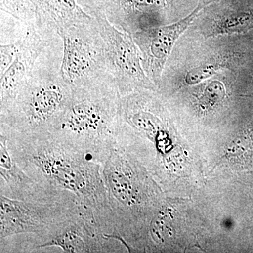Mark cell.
<instances>
[{"instance_id": "obj_1", "label": "cell", "mask_w": 253, "mask_h": 253, "mask_svg": "<svg viewBox=\"0 0 253 253\" xmlns=\"http://www.w3.org/2000/svg\"><path fill=\"white\" fill-rule=\"evenodd\" d=\"M10 152L18 164L36 172L40 183L64 190L92 211L103 229L111 226V212L99 163L72 146L49 136H16Z\"/></svg>"}, {"instance_id": "obj_8", "label": "cell", "mask_w": 253, "mask_h": 253, "mask_svg": "<svg viewBox=\"0 0 253 253\" xmlns=\"http://www.w3.org/2000/svg\"><path fill=\"white\" fill-rule=\"evenodd\" d=\"M208 4L206 1L200 3L191 14L172 24L144 28L133 33L145 73L154 84L161 82L165 65L176 42Z\"/></svg>"}, {"instance_id": "obj_15", "label": "cell", "mask_w": 253, "mask_h": 253, "mask_svg": "<svg viewBox=\"0 0 253 253\" xmlns=\"http://www.w3.org/2000/svg\"><path fill=\"white\" fill-rule=\"evenodd\" d=\"M224 60H217L206 62L191 68L186 73L184 82L188 85H195L208 80L218 71L226 68Z\"/></svg>"}, {"instance_id": "obj_5", "label": "cell", "mask_w": 253, "mask_h": 253, "mask_svg": "<svg viewBox=\"0 0 253 253\" xmlns=\"http://www.w3.org/2000/svg\"><path fill=\"white\" fill-rule=\"evenodd\" d=\"M89 11L97 23L104 42L109 73L119 91L152 89L155 84L145 73L140 51L131 34L118 30L99 10Z\"/></svg>"}, {"instance_id": "obj_3", "label": "cell", "mask_w": 253, "mask_h": 253, "mask_svg": "<svg viewBox=\"0 0 253 253\" xmlns=\"http://www.w3.org/2000/svg\"><path fill=\"white\" fill-rule=\"evenodd\" d=\"M73 87L60 73H33L9 104L1 109V128L18 136H46L67 109Z\"/></svg>"}, {"instance_id": "obj_7", "label": "cell", "mask_w": 253, "mask_h": 253, "mask_svg": "<svg viewBox=\"0 0 253 253\" xmlns=\"http://www.w3.org/2000/svg\"><path fill=\"white\" fill-rule=\"evenodd\" d=\"M0 238L1 241L15 234L42 236L77 203L65 207L62 203H46L29 198L11 199L1 193L0 197Z\"/></svg>"}, {"instance_id": "obj_9", "label": "cell", "mask_w": 253, "mask_h": 253, "mask_svg": "<svg viewBox=\"0 0 253 253\" xmlns=\"http://www.w3.org/2000/svg\"><path fill=\"white\" fill-rule=\"evenodd\" d=\"M53 32L36 21L29 23L24 35L15 42L16 54L14 61L0 75L1 109L15 99L31 77L37 60L49 44V36Z\"/></svg>"}, {"instance_id": "obj_14", "label": "cell", "mask_w": 253, "mask_h": 253, "mask_svg": "<svg viewBox=\"0 0 253 253\" xmlns=\"http://www.w3.org/2000/svg\"><path fill=\"white\" fill-rule=\"evenodd\" d=\"M0 5L1 12L16 19L28 24L36 21V8L33 0H0Z\"/></svg>"}, {"instance_id": "obj_13", "label": "cell", "mask_w": 253, "mask_h": 253, "mask_svg": "<svg viewBox=\"0 0 253 253\" xmlns=\"http://www.w3.org/2000/svg\"><path fill=\"white\" fill-rule=\"evenodd\" d=\"M196 96L199 109L208 112L222 104L226 96V87L221 81H211Z\"/></svg>"}, {"instance_id": "obj_10", "label": "cell", "mask_w": 253, "mask_h": 253, "mask_svg": "<svg viewBox=\"0 0 253 253\" xmlns=\"http://www.w3.org/2000/svg\"><path fill=\"white\" fill-rule=\"evenodd\" d=\"M36 22L57 33L78 25L91 22L94 16L83 10L78 0H33Z\"/></svg>"}, {"instance_id": "obj_16", "label": "cell", "mask_w": 253, "mask_h": 253, "mask_svg": "<svg viewBox=\"0 0 253 253\" xmlns=\"http://www.w3.org/2000/svg\"><path fill=\"white\" fill-rule=\"evenodd\" d=\"M16 54V43L9 44H1L0 47V75L9 68L14 61Z\"/></svg>"}, {"instance_id": "obj_2", "label": "cell", "mask_w": 253, "mask_h": 253, "mask_svg": "<svg viewBox=\"0 0 253 253\" xmlns=\"http://www.w3.org/2000/svg\"><path fill=\"white\" fill-rule=\"evenodd\" d=\"M119 91L111 74L73 87L67 109L46 136L104 163L113 149L111 142L119 114Z\"/></svg>"}, {"instance_id": "obj_4", "label": "cell", "mask_w": 253, "mask_h": 253, "mask_svg": "<svg viewBox=\"0 0 253 253\" xmlns=\"http://www.w3.org/2000/svg\"><path fill=\"white\" fill-rule=\"evenodd\" d=\"M63 43L60 74L77 87L110 74L104 42L94 17L91 22L60 30Z\"/></svg>"}, {"instance_id": "obj_6", "label": "cell", "mask_w": 253, "mask_h": 253, "mask_svg": "<svg viewBox=\"0 0 253 253\" xmlns=\"http://www.w3.org/2000/svg\"><path fill=\"white\" fill-rule=\"evenodd\" d=\"M94 212L81 205L70 209L46 231L38 248L58 246L63 252H109V235L102 231Z\"/></svg>"}, {"instance_id": "obj_12", "label": "cell", "mask_w": 253, "mask_h": 253, "mask_svg": "<svg viewBox=\"0 0 253 253\" xmlns=\"http://www.w3.org/2000/svg\"><path fill=\"white\" fill-rule=\"evenodd\" d=\"M253 28V11H235L220 15L214 20L208 36L210 37L244 33Z\"/></svg>"}, {"instance_id": "obj_11", "label": "cell", "mask_w": 253, "mask_h": 253, "mask_svg": "<svg viewBox=\"0 0 253 253\" xmlns=\"http://www.w3.org/2000/svg\"><path fill=\"white\" fill-rule=\"evenodd\" d=\"M0 173L10 189L21 200L31 197L36 184L16 162L8 147L7 137L3 133L0 135Z\"/></svg>"}]
</instances>
